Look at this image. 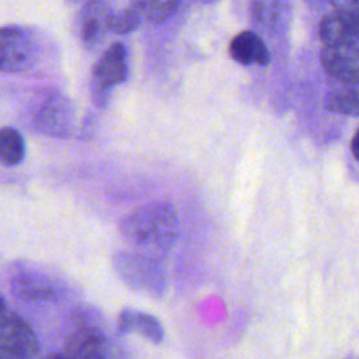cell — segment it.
<instances>
[{
	"instance_id": "1",
	"label": "cell",
	"mask_w": 359,
	"mask_h": 359,
	"mask_svg": "<svg viewBox=\"0 0 359 359\" xmlns=\"http://www.w3.org/2000/svg\"><path fill=\"white\" fill-rule=\"evenodd\" d=\"M118 227L133 250L163 258L178 241L180 217L172 203L158 201L125 215Z\"/></svg>"
},
{
	"instance_id": "2",
	"label": "cell",
	"mask_w": 359,
	"mask_h": 359,
	"mask_svg": "<svg viewBox=\"0 0 359 359\" xmlns=\"http://www.w3.org/2000/svg\"><path fill=\"white\" fill-rule=\"evenodd\" d=\"M112 268L119 280L132 292L150 299H161L167 290V273L161 258L136 251H118Z\"/></svg>"
},
{
	"instance_id": "3",
	"label": "cell",
	"mask_w": 359,
	"mask_h": 359,
	"mask_svg": "<svg viewBox=\"0 0 359 359\" xmlns=\"http://www.w3.org/2000/svg\"><path fill=\"white\" fill-rule=\"evenodd\" d=\"M72 320L73 330L66 337L62 352L69 359H108L109 345L98 311L83 306Z\"/></svg>"
},
{
	"instance_id": "4",
	"label": "cell",
	"mask_w": 359,
	"mask_h": 359,
	"mask_svg": "<svg viewBox=\"0 0 359 359\" xmlns=\"http://www.w3.org/2000/svg\"><path fill=\"white\" fill-rule=\"evenodd\" d=\"M0 359H39V342L32 327L8 309L0 311Z\"/></svg>"
},
{
	"instance_id": "5",
	"label": "cell",
	"mask_w": 359,
	"mask_h": 359,
	"mask_svg": "<svg viewBox=\"0 0 359 359\" xmlns=\"http://www.w3.org/2000/svg\"><path fill=\"white\" fill-rule=\"evenodd\" d=\"M8 283L11 294L27 304H48L62 297L60 283L34 266H15L10 273Z\"/></svg>"
},
{
	"instance_id": "6",
	"label": "cell",
	"mask_w": 359,
	"mask_h": 359,
	"mask_svg": "<svg viewBox=\"0 0 359 359\" xmlns=\"http://www.w3.org/2000/svg\"><path fill=\"white\" fill-rule=\"evenodd\" d=\"M126 49L122 43H114L95 63L91 77V93L94 104L104 107L107 102V93L126 80Z\"/></svg>"
},
{
	"instance_id": "7",
	"label": "cell",
	"mask_w": 359,
	"mask_h": 359,
	"mask_svg": "<svg viewBox=\"0 0 359 359\" xmlns=\"http://www.w3.org/2000/svg\"><path fill=\"white\" fill-rule=\"evenodd\" d=\"M36 130L50 137H69L74 126V109L70 100L60 94H49L32 115Z\"/></svg>"
},
{
	"instance_id": "8",
	"label": "cell",
	"mask_w": 359,
	"mask_h": 359,
	"mask_svg": "<svg viewBox=\"0 0 359 359\" xmlns=\"http://www.w3.org/2000/svg\"><path fill=\"white\" fill-rule=\"evenodd\" d=\"M35 46L21 27H0V72L20 73L34 65Z\"/></svg>"
},
{
	"instance_id": "9",
	"label": "cell",
	"mask_w": 359,
	"mask_h": 359,
	"mask_svg": "<svg viewBox=\"0 0 359 359\" xmlns=\"http://www.w3.org/2000/svg\"><path fill=\"white\" fill-rule=\"evenodd\" d=\"M112 10L105 0H90L76 18V34L87 50H95L109 31Z\"/></svg>"
},
{
	"instance_id": "10",
	"label": "cell",
	"mask_w": 359,
	"mask_h": 359,
	"mask_svg": "<svg viewBox=\"0 0 359 359\" xmlns=\"http://www.w3.org/2000/svg\"><path fill=\"white\" fill-rule=\"evenodd\" d=\"M320 60L324 70L342 84H359V46L355 43L324 45Z\"/></svg>"
},
{
	"instance_id": "11",
	"label": "cell",
	"mask_w": 359,
	"mask_h": 359,
	"mask_svg": "<svg viewBox=\"0 0 359 359\" xmlns=\"http://www.w3.org/2000/svg\"><path fill=\"white\" fill-rule=\"evenodd\" d=\"M318 38L324 45L355 43L359 39V7L325 14L318 24Z\"/></svg>"
},
{
	"instance_id": "12",
	"label": "cell",
	"mask_w": 359,
	"mask_h": 359,
	"mask_svg": "<svg viewBox=\"0 0 359 359\" xmlns=\"http://www.w3.org/2000/svg\"><path fill=\"white\" fill-rule=\"evenodd\" d=\"M116 327L122 335L136 332L153 344H161L164 339V328L158 318L142 310L123 309L118 316Z\"/></svg>"
},
{
	"instance_id": "13",
	"label": "cell",
	"mask_w": 359,
	"mask_h": 359,
	"mask_svg": "<svg viewBox=\"0 0 359 359\" xmlns=\"http://www.w3.org/2000/svg\"><path fill=\"white\" fill-rule=\"evenodd\" d=\"M229 52L233 60L243 66H265L271 60L269 50L265 46L264 41L251 31H243L237 34L229 45Z\"/></svg>"
},
{
	"instance_id": "14",
	"label": "cell",
	"mask_w": 359,
	"mask_h": 359,
	"mask_svg": "<svg viewBox=\"0 0 359 359\" xmlns=\"http://www.w3.org/2000/svg\"><path fill=\"white\" fill-rule=\"evenodd\" d=\"M25 142L22 135L11 128H0V164L4 167H15L25 158Z\"/></svg>"
},
{
	"instance_id": "15",
	"label": "cell",
	"mask_w": 359,
	"mask_h": 359,
	"mask_svg": "<svg viewBox=\"0 0 359 359\" xmlns=\"http://www.w3.org/2000/svg\"><path fill=\"white\" fill-rule=\"evenodd\" d=\"M324 105L331 112L358 116L359 115V91L352 88L349 84L331 88L324 98Z\"/></svg>"
},
{
	"instance_id": "16",
	"label": "cell",
	"mask_w": 359,
	"mask_h": 359,
	"mask_svg": "<svg viewBox=\"0 0 359 359\" xmlns=\"http://www.w3.org/2000/svg\"><path fill=\"white\" fill-rule=\"evenodd\" d=\"M180 0H136L135 10L142 18L158 24L168 20L178 8Z\"/></svg>"
},
{
	"instance_id": "17",
	"label": "cell",
	"mask_w": 359,
	"mask_h": 359,
	"mask_svg": "<svg viewBox=\"0 0 359 359\" xmlns=\"http://www.w3.org/2000/svg\"><path fill=\"white\" fill-rule=\"evenodd\" d=\"M140 21H142L140 14L132 6L121 10L119 13H112L111 21H109V31L119 35L130 34L135 29H137V27L140 25Z\"/></svg>"
},
{
	"instance_id": "18",
	"label": "cell",
	"mask_w": 359,
	"mask_h": 359,
	"mask_svg": "<svg viewBox=\"0 0 359 359\" xmlns=\"http://www.w3.org/2000/svg\"><path fill=\"white\" fill-rule=\"evenodd\" d=\"M314 4H330L334 10L359 7V0H313Z\"/></svg>"
},
{
	"instance_id": "19",
	"label": "cell",
	"mask_w": 359,
	"mask_h": 359,
	"mask_svg": "<svg viewBox=\"0 0 359 359\" xmlns=\"http://www.w3.org/2000/svg\"><path fill=\"white\" fill-rule=\"evenodd\" d=\"M351 150H352V154L355 156V158L359 160V128H358V130L355 132V135H353V137H352Z\"/></svg>"
},
{
	"instance_id": "20",
	"label": "cell",
	"mask_w": 359,
	"mask_h": 359,
	"mask_svg": "<svg viewBox=\"0 0 359 359\" xmlns=\"http://www.w3.org/2000/svg\"><path fill=\"white\" fill-rule=\"evenodd\" d=\"M39 359H69L63 352H53V353H49L46 356H42Z\"/></svg>"
},
{
	"instance_id": "21",
	"label": "cell",
	"mask_w": 359,
	"mask_h": 359,
	"mask_svg": "<svg viewBox=\"0 0 359 359\" xmlns=\"http://www.w3.org/2000/svg\"><path fill=\"white\" fill-rule=\"evenodd\" d=\"M4 309H7V303H6L4 297L0 294V311H1V310H4Z\"/></svg>"
}]
</instances>
